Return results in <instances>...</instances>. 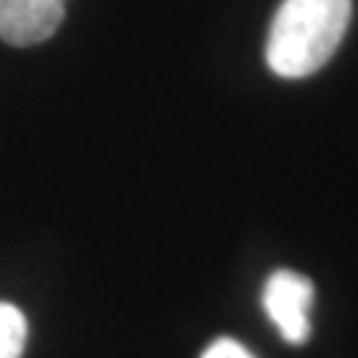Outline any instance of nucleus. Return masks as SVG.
Segmentation results:
<instances>
[{"label": "nucleus", "instance_id": "1", "mask_svg": "<svg viewBox=\"0 0 358 358\" xmlns=\"http://www.w3.org/2000/svg\"><path fill=\"white\" fill-rule=\"evenodd\" d=\"M350 11L353 0H282L266 45L268 66L287 80L319 72L345 38Z\"/></svg>", "mask_w": 358, "mask_h": 358}, {"label": "nucleus", "instance_id": "4", "mask_svg": "<svg viewBox=\"0 0 358 358\" xmlns=\"http://www.w3.org/2000/svg\"><path fill=\"white\" fill-rule=\"evenodd\" d=\"M27 343L24 313L11 303H0V358H22Z\"/></svg>", "mask_w": 358, "mask_h": 358}, {"label": "nucleus", "instance_id": "2", "mask_svg": "<svg viewBox=\"0 0 358 358\" xmlns=\"http://www.w3.org/2000/svg\"><path fill=\"white\" fill-rule=\"evenodd\" d=\"M313 294L316 289L308 276L287 268L271 273L266 282L263 308L289 345H303L310 337L308 310L313 306Z\"/></svg>", "mask_w": 358, "mask_h": 358}, {"label": "nucleus", "instance_id": "5", "mask_svg": "<svg viewBox=\"0 0 358 358\" xmlns=\"http://www.w3.org/2000/svg\"><path fill=\"white\" fill-rule=\"evenodd\" d=\"M202 358H255V356H252L242 343H236V340H231V337H220V340L207 345Z\"/></svg>", "mask_w": 358, "mask_h": 358}, {"label": "nucleus", "instance_id": "3", "mask_svg": "<svg viewBox=\"0 0 358 358\" xmlns=\"http://www.w3.org/2000/svg\"><path fill=\"white\" fill-rule=\"evenodd\" d=\"M66 13V0H0V40L27 48L56 35Z\"/></svg>", "mask_w": 358, "mask_h": 358}]
</instances>
